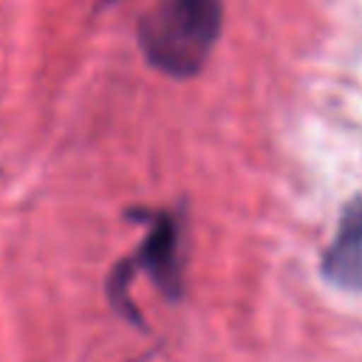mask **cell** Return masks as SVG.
<instances>
[{"label": "cell", "mask_w": 362, "mask_h": 362, "mask_svg": "<svg viewBox=\"0 0 362 362\" xmlns=\"http://www.w3.org/2000/svg\"><path fill=\"white\" fill-rule=\"evenodd\" d=\"M223 23L221 0H156L141 17L139 42L147 62L170 76H192L209 59Z\"/></svg>", "instance_id": "6da1fadb"}, {"label": "cell", "mask_w": 362, "mask_h": 362, "mask_svg": "<svg viewBox=\"0 0 362 362\" xmlns=\"http://www.w3.org/2000/svg\"><path fill=\"white\" fill-rule=\"evenodd\" d=\"M139 266L153 277L158 291L170 300L181 297L184 288V257H181V229L170 215H153V223L139 249Z\"/></svg>", "instance_id": "7a4b0ae2"}, {"label": "cell", "mask_w": 362, "mask_h": 362, "mask_svg": "<svg viewBox=\"0 0 362 362\" xmlns=\"http://www.w3.org/2000/svg\"><path fill=\"white\" fill-rule=\"evenodd\" d=\"M322 274L337 288L362 291V198L342 209L337 235L322 255Z\"/></svg>", "instance_id": "3957f363"}]
</instances>
